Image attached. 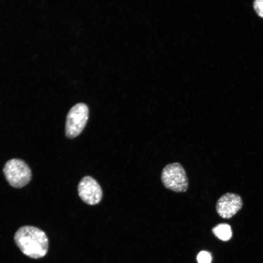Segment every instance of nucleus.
Here are the masks:
<instances>
[{
    "label": "nucleus",
    "mask_w": 263,
    "mask_h": 263,
    "mask_svg": "<svg viewBox=\"0 0 263 263\" xmlns=\"http://www.w3.org/2000/svg\"><path fill=\"white\" fill-rule=\"evenodd\" d=\"M14 242L25 255L38 259L45 256L48 250V239L45 233L32 225L20 227L14 236Z\"/></svg>",
    "instance_id": "f257e3e1"
},
{
    "label": "nucleus",
    "mask_w": 263,
    "mask_h": 263,
    "mask_svg": "<svg viewBox=\"0 0 263 263\" xmlns=\"http://www.w3.org/2000/svg\"><path fill=\"white\" fill-rule=\"evenodd\" d=\"M161 180L167 189L176 192H184L188 187L185 169L178 162L168 164L162 170Z\"/></svg>",
    "instance_id": "f03ea898"
},
{
    "label": "nucleus",
    "mask_w": 263,
    "mask_h": 263,
    "mask_svg": "<svg viewBox=\"0 0 263 263\" xmlns=\"http://www.w3.org/2000/svg\"><path fill=\"white\" fill-rule=\"evenodd\" d=\"M3 173L9 184L15 188H21L31 180V170L22 160L12 159L3 167Z\"/></svg>",
    "instance_id": "7ed1b4c3"
},
{
    "label": "nucleus",
    "mask_w": 263,
    "mask_h": 263,
    "mask_svg": "<svg viewBox=\"0 0 263 263\" xmlns=\"http://www.w3.org/2000/svg\"><path fill=\"white\" fill-rule=\"evenodd\" d=\"M89 117V109L84 103L74 105L69 111L65 123V134L69 138L77 136L84 129Z\"/></svg>",
    "instance_id": "20e7f679"
},
{
    "label": "nucleus",
    "mask_w": 263,
    "mask_h": 263,
    "mask_svg": "<svg viewBox=\"0 0 263 263\" xmlns=\"http://www.w3.org/2000/svg\"><path fill=\"white\" fill-rule=\"evenodd\" d=\"M77 190L82 200L89 205L97 204L102 198V191L100 185L91 176L82 178L78 185Z\"/></svg>",
    "instance_id": "39448f33"
},
{
    "label": "nucleus",
    "mask_w": 263,
    "mask_h": 263,
    "mask_svg": "<svg viewBox=\"0 0 263 263\" xmlns=\"http://www.w3.org/2000/svg\"><path fill=\"white\" fill-rule=\"evenodd\" d=\"M242 206L243 201L239 195L227 192L223 194L217 200L216 209L222 218L229 219L237 213Z\"/></svg>",
    "instance_id": "423d86ee"
},
{
    "label": "nucleus",
    "mask_w": 263,
    "mask_h": 263,
    "mask_svg": "<svg viewBox=\"0 0 263 263\" xmlns=\"http://www.w3.org/2000/svg\"><path fill=\"white\" fill-rule=\"evenodd\" d=\"M212 231L216 237L223 241L230 240L232 235L230 226L225 223L216 225L212 228Z\"/></svg>",
    "instance_id": "0eeeda50"
},
{
    "label": "nucleus",
    "mask_w": 263,
    "mask_h": 263,
    "mask_svg": "<svg viewBox=\"0 0 263 263\" xmlns=\"http://www.w3.org/2000/svg\"><path fill=\"white\" fill-rule=\"evenodd\" d=\"M198 263H211L212 256L210 252L202 250L197 256Z\"/></svg>",
    "instance_id": "6e6552de"
},
{
    "label": "nucleus",
    "mask_w": 263,
    "mask_h": 263,
    "mask_svg": "<svg viewBox=\"0 0 263 263\" xmlns=\"http://www.w3.org/2000/svg\"><path fill=\"white\" fill-rule=\"evenodd\" d=\"M254 8L257 13L263 18V0H256L254 2Z\"/></svg>",
    "instance_id": "1a4fd4ad"
}]
</instances>
